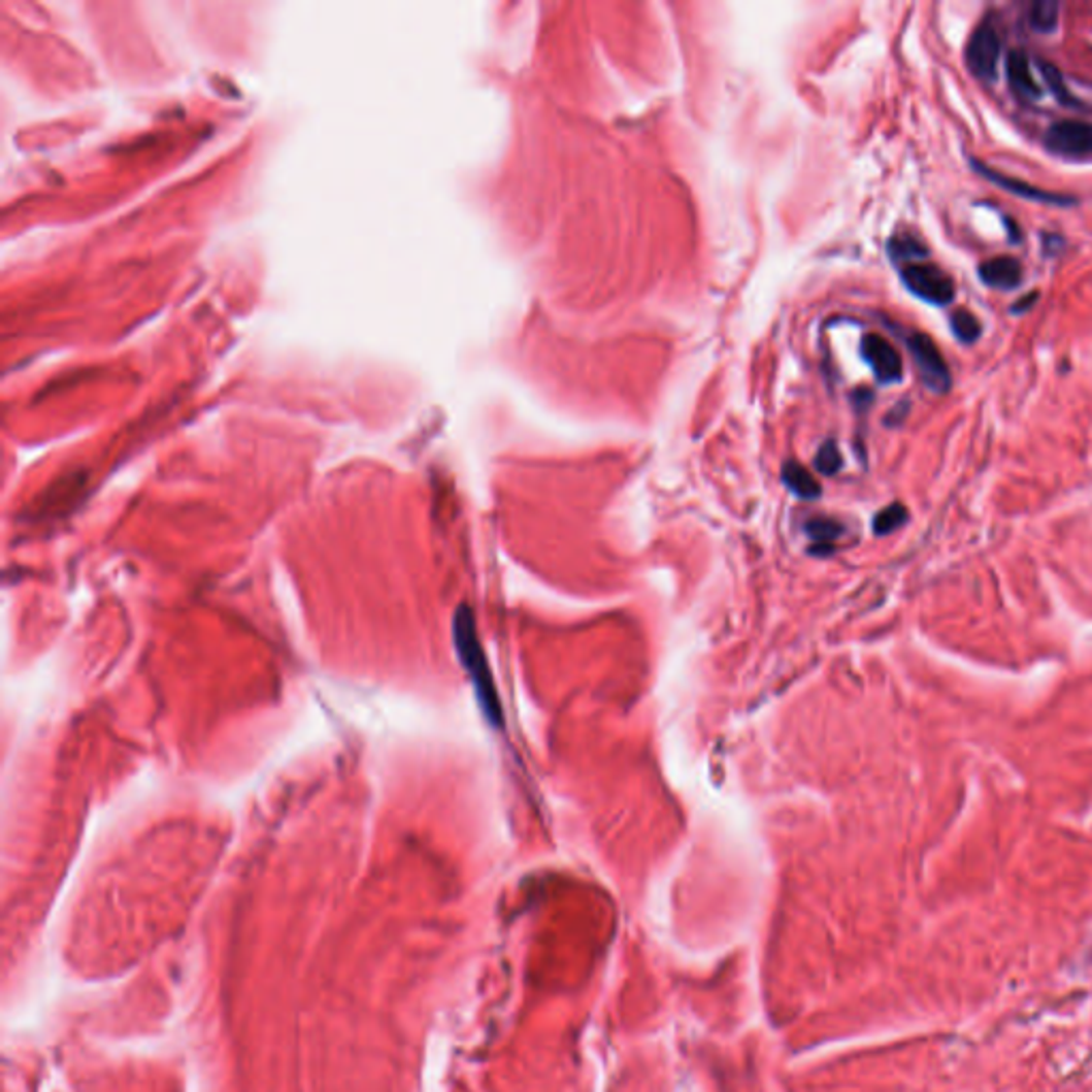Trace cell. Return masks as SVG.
I'll list each match as a JSON object with an SVG mask.
<instances>
[{
	"mask_svg": "<svg viewBox=\"0 0 1092 1092\" xmlns=\"http://www.w3.org/2000/svg\"><path fill=\"white\" fill-rule=\"evenodd\" d=\"M453 636H455V647H457V653H459V660H461L463 668L467 670V674H470V679H472V685H474V690H476V698L481 702V708H483L485 717H487L489 724L493 728H499V726L504 724L502 702H499L495 683H493V676H491V668H489V662H487V655L483 651V644H481V638H478V632H476L474 613L467 608L465 604H461L457 608V613H455Z\"/></svg>",
	"mask_w": 1092,
	"mask_h": 1092,
	"instance_id": "6da1fadb",
	"label": "cell"
},
{
	"mask_svg": "<svg viewBox=\"0 0 1092 1092\" xmlns=\"http://www.w3.org/2000/svg\"><path fill=\"white\" fill-rule=\"evenodd\" d=\"M902 285L909 289L912 295L930 303V305H950L956 297L954 279L930 263H909L900 271Z\"/></svg>",
	"mask_w": 1092,
	"mask_h": 1092,
	"instance_id": "7a4b0ae2",
	"label": "cell"
},
{
	"mask_svg": "<svg viewBox=\"0 0 1092 1092\" xmlns=\"http://www.w3.org/2000/svg\"><path fill=\"white\" fill-rule=\"evenodd\" d=\"M907 349L920 371L922 383L932 393H937V395L948 393L952 389V373H950V367L941 351L932 341V337H928L926 333L914 331L907 335Z\"/></svg>",
	"mask_w": 1092,
	"mask_h": 1092,
	"instance_id": "3957f363",
	"label": "cell"
},
{
	"mask_svg": "<svg viewBox=\"0 0 1092 1092\" xmlns=\"http://www.w3.org/2000/svg\"><path fill=\"white\" fill-rule=\"evenodd\" d=\"M971 169L982 175L984 179L996 184L998 189L1005 191V193H1012L1020 199H1026V201H1035V203H1041V205H1054V207H1071L1078 203L1076 197L1071 195H1060V193H1050V191H1044V189H1037V186L1028 184V181H1022L1018 177H1012V175H1005L1001 171H996L992 167H988L986 163L978 161V159H971L969 161Z\"/></svg>",
	"mask_w": 1092,
	"mask_h": 1092,
	"instance_id": "277c9868",
	"label": "cell"
},
{
	"mask_svg": "<svg viewBox=\"0 0 1092 1092\" xmlns=\"http://www.w3.org/2000/svg\"><path fill=\"white\" fill-rule=\"evenodd\" d=\"M998 58H1001V37L990 22H984L975 28L969 45H966V65L973 75L992 79L996 75Z\"/></svg>",
	"mask_w": 1092,
	"mask_h": 1092,
	"instance_id": "5b68a950",
	"label": "cell"
},
{
	"mask_svg": "<svg viewBox=\"0 0 1092 1092\" xmlns=\"http://www.w3.org/2000/svg\"><path fill=\"white\" fill-rule=\"evenodd\" d=\"M860 353L880 385H896L902 380V359L886 337L878 333L864 335Z\"/></svg>",
	"mask_w": 1092,
	"mask_h": 1092,
	"instance_id": "8992f818",
	"label": "cell"
},
{
	"mask_svg": "<svg viewBox=\"0 0 1092 1092\" xmlns=\"http://www.w3.org/2000/svg\"><path fill=\"white\" fill-rule=\"evenodd\" d=\"M1046 147L1063 156L1092 154V122L1060 120L1046 131Z\"/></svg>",
	"mask_w": 1092,
	"mask_h": 1092,
	"instance_id": "52a82bcc",
	"label": "cell"
},
{
	"mask_svg": "<svg viewBox=\"0 0 1092 1092\" xmlns=\"http://www.w3.org/2000/svg\"><path fill=\"white\" fill-rule=\"evenodd\" d=\"M980 279L996 291H1012L1022 283V265L1014 257H994L980 265Z\"/></svg>",
	"mask_w": 1092,
	"mask_h": 1092,
	"instance_id": "ba28073f",
	"label": "cell"
},
{
	"mask_svg": "<svg viewBox=\"0 0 1092 1092\" xmlns=\"http://www.w3.org/2000/svg\"><path fill=\"white\" fill-rule=\"evenodd\" d=\"M1007 79L1016 95L1022 99L1035 101L1041 97V88L1035 81L1031 62H1028V56L1022 49H1014L1007 56Z\"/></svg>",
	"mask_w": 1092,
	"mask_h": 1092,
	"instance_id": "9c48e42d",
	"label": "cell"
},
{
	"mask_svg": "<svg viewBox=\"0 0 1092 1092\" xmlns=\"http://www.w3.org/2000/svg\"><path fill=\"white\" fill-rule=\"evenodd\" d=\"M784 483L790 487V491L802 499H814L822 493L818 481L810 476L804 465L798 461H788L784 465Z\"/></svg>",
	"mask_w": 1092,
	"mask_h": 1092,
	"instance_id": "30bf717a",
	"label": "cell"
},
{
	"mask_svg": "<svg viewBox=\"0 0 1092 1092\" xmlns=\"http://www.w3.org/2000/svg\"><path fill=\"white\" fill-rule=\"evenodd\" d=\"M1060 18V5L1056 0H1037L1031 5V13H1028V22L1037 30V33H1054Z\"/></svg>",
	"mask_w": 1092,
	"mask_h": 1092,
	"instance_id": "8fae6325",
	"label": "cell"
},
{
	"mask_svg": "<svg viewBox=\"0 0 1092 1092\" xmlns=\"http://www.w3.org/2000/svg\"><path fill=\"white\" fill-rule=\"evenodd\" d=\"M952 333L962 341V344H975V341L982 337V325L978 321V317H973L969 309H956L952 319Z\"/></svg>",
	"mask_w": 1092,
	"mask_h": 1092,
	"instance_id": "7c38bea8",
	"label": "cell"
},
{
	"mask_svg": "<svg viewBox=\"0 0 1092 1092\" xmlns=\"http://www.w3.org/2000/svg\"><path fill=\"white\" fill-rule=\"evenodd\" d=\"M1037 65H1039V71H1041V75H1044L1046 86L1050 88L1052 95L1058 99V103H1063V105H1076L1078 101L1073 99V95L1069 92V88L1065 86L1063 73H1060V71L1052 65V62H1048V60H1039Z\"/></svg>",
	"mask_w": 1092,
	"mask_h": 1092,
	"instance_id": "4fadbf2b",
	"label": "cell"
},
{
	"mask_svg": "<svg viewBox=\"0 0 1092 1092\" xmlns=\"http://www.w3.org/2000/svg\"><path fill=\"white\" fill-rule=\"evenodd\" d=\"M888 253L894 261H914V259H924L928 255V250L914 237H894L888 245Z\"/></svg>",
	"mask_w": 1092,
	"mask_h": 1092,
	"instance_id": "5bb4252c",
	"label": "cell"
},
{
	"mask_svg": "<svg viewBox=\"0 0 1092 1092\" xmlns=\"http://www.w3.org/2000/svg\"><path fill=\"white\" fill-rule=\"evenodd\" d=\"M904 521H907V508H904L902 504H892L875 517V525L872 527H875V534L886 536V534H892L894 529H898Z\"/></svg>",
	"mask_w": 1092,
	"mask_h": 1092,
	"instance_id": "9a60e30c",
	"label": "cell"
},
{
	"mask_svg": "<svg viewBox=\"0 0 1092 1092\" xmlns=\"http://www.w3.org/2000/svg\"><path fill=\"white\" fill-rule=\"evenodd\" d=\"M840 465H843V459H840L836 444L826 442L816 457V467L822 474H836L840 470Z\"/></svg>",
	"mask_w": 1092,
	"mask_h": 1092,
	"instance_id": "2e32d148",
	"label": "cell"
},
{
	"mask_svg": "<svg viewBox=\"0 0 1092 1092\" xmlns=\"http://www.w3.org/2000/svg\"><path fill=\"white\" fill-rule=\"evenodd\" d=\"M806 532L814 536L816 540H834L840 532V525L834 523V521H828V519H818V521H810L806 525Z\"/></svg>",
	"mask_w": 1092,
	"mask_h": 1092,
	"instance_id": "e0dca14e",
	"label": "cell"
},
{
	"mask_svg": "<svg viewBox=\"0 0 1092 1092\" xmlns=\"http://www.w3.org/2000/svg\"><path fill=\"white\" fill-rule=\"evenodd\" d=\"M1037 299H1039V293H1035V291H1033V293H1028V295H1024L1022 299H1018V301L1012 305V315H1024V311H1028V309H1031V307L1037 303Z\"/></svg>",
	"mask_w": 1092,
	"mask_h": 1092,
	"instance_id": "ac0fdd59",
	"label": "cell"
}]
</instances>
